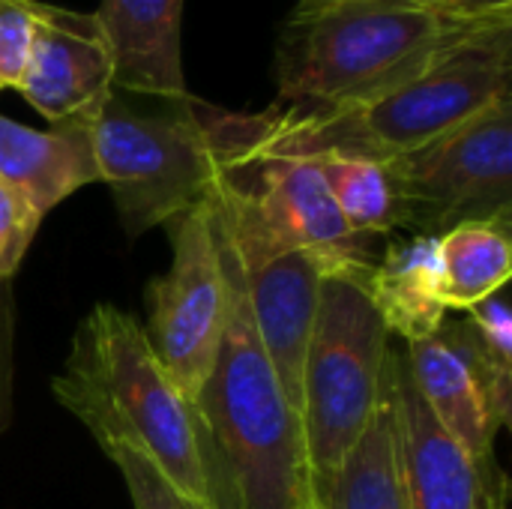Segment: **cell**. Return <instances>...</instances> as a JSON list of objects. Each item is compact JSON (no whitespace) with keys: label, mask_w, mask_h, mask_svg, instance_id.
I'll return each instance as SVG.
<instances>
[{"label":"cell","mask_w":512,"mask_h":509,"mask_svg":"<svg viewBox=\"0 0 512 509\" xmlns=\"http://www.w3.org/2000/svg\"><path fill=\"white\" fill-rule=\"evenodd\" d=\"M15 90L48 123L96 117L114 90L111 51L96 15L39 3L33 48Z\"/></svg>","instance_id":"10"},{"label":"cell","mask_w":512,"mask_h":509,"mask_svg":"<svg viewBox=\"0 0 512 509\" xmlns=\"http://www.w3.org/2000/svg\"><path fill=\"white\" fill-rule=\"evenodd\" d=\"M390 393L399 426V453L402 474L408 486L411 509H495L504 507L465 450L444 432V426L432 417L417 384L411 378V366L405 351H393L387 357Z\"/></svg>","instance_id":"11"},{"label":"cell","mask_w":512,"mask_h":509,"mask_svg":"<svg viewBox=\"0 0 512 509\" xmlns=\"http://www.w3.org/2000/svg\"><path fill=\"white\" fill-rule=\"evenodd\" d=\"M387 354L390 333L363 282L324 276L300 384V426L315 498L372 420L384 390Z\"/></svg>","instance_id":"6"},{"label":"cell","mask_w":512,"mask_h":509,"mask_svg":"<svg viewBox=\"0 0 512 509\" xmlns=\"http://www.w3.org/2000/svg\"><path fill=\"white\" fill-rule=\"evenodd\" d=\"M405 357L432 417L465 450L486 489L498 501H507V477L495 462V438L512 423V369L486 360L468 318H447L435 336L405 345Z\"/></svg>","instance_id":"9"},{"label":"cell","mask_w":512,"mask_h":509,"mask_svg":"<svg viewBox=\"0 0 512 509\" xmlns=\"http://www.w3.org/2000/svg\"><path fill=\"white\" fill-rule=\"evenodd\" d=\"M468 324L477 336V345L483 354L495 363L512 369V309L510 291L498 288L486 300L468 309Z\"/></svg>","instance_id":"22"},{"label":"cell","mask_w":512,"mask_h":509,"mask_svg":"<svg viewBox=\"0 0 512 509\" xmlns=\"http://www.w3.org/2000/svg\"><path fill=\"white\" fill-rule=\"evenodd\" d=\"M240 276L258 342L300 414L303 363L327 276L324 264L309 252H285L255 267H240Z\"/></svg>","instance_id":"12"},{"label":"cell","mask_w":512,"mask_h":509,"mask_svg":"<svg viewBox=\"0 0 512 509\" xmlns=\"http://www.w3.org/2000/svg\"><path fill=\"white\" fill-rule=\"evenodd\" d=\"M429 3L462 12V15H477V18L512 15V0H429Z\"/></svg>","instance_id":"24"},{"label":"cell","mask_w":512,"mask_h":509,"mask_svg":"<svg viewBox=\"0 0 512 509\" xmlns=\"http://www.w3.org/2000/svg\"><path fill=\"white\" fill-rule=\"evenodd\" d=\"M165 105L141 111L111 90L93 120L99 180L111 189L129 237L183 216L207 198L222 171L207 105L192 96Z\"/></svg>","instance_id":"5"},{"label":"cell","mask_w":512,"mask_h":509,"mask_svg":"<svg viewBox=\"0 0 512 509\" xmlns=\"http://www.w3.org/2000/svg\"><path fill=\"white\" fill-rule=\"evenodd\" d=\"M495 509H504V507H495Z\"/></svg>","instance_id":"25"},{"label":"cell","mask_w":512,"mask_h":509,"mask_svg":"<svg viewBox=\"0 0 512 509\" xmlns=\"http://www.w3.org/2000/svg\"><path fill=\"white\" fill-rule=\"evenodd\" d=\"M512 15L477 18L429 0H300L276 42V84L294 111L375 99L471 33Z\"/></svg>","instance_id":"3"},{"label":"cell","mask_w":512,"mask_h":509,"mask_svg":"<svg viewBox=\"0 0 512 509\" xmlns=\"http://www.w3.org/2000/svg\"><path fill=\"white\" fill-rule=\"evenodd\" d=\"M312 162L357 237L378 243L402 228V195L390 162L357 156H318Z\"/></svg>","instance_id":"18"},{"label":"cell","mask_w":512,"mask_h":509,"mask_svg":"<svg viewBox=\"0 0 512 509\" xmlns=\"http://www.w3.org/2000/svg\"><path fill=\"white\" fill-rule=\"evenodd\" d=\"M171 267L147 285V342L177 390L192 402L207 384L231 309V285L210 201L168 222Z\"/></svg>","instance_id":"8"},{"label":"cell","mask_w":512,"mask_h":509,"mask_svg":"<svg viewBox=\"0 0 512 509\" xmlns=\"http://www.w3.org/2000/svg\"><path fill=\"white\" fill-rule=\"evenodd\" d=\"M219 246L231 309L216 366L189 402L210 504L213 509H318L300 414L258 342L237 258L222 240Z\"/></svg>","instance_id":"2"},{"label":"cell","mask_w":512,"mask_h":509,"mask_svg":"<svg viewBox=\"0 0 512 509\" xmlns=\"http://www.w3.org/2000/svg\"><path fill=\"white\" fill-rule=\"evenodd\" d=\"M363 291L390 336L396 333L405 345L435 336L450 315L441 300L438 237L414 234L387 243L366 273Z\"/></svg>","instance_id":"15"},{"label":"cell","mask_w":512,"mask_h":509,"mask_svg":"<svg viewBox=\"0 0 512 509\" xmlns=\"http://www.w3.org/2000/svg\"><path fill=\"white\" fill-rule=\"evenodd\" d=\"M39 225L42 216L6 180H0V282H9L18 273Z\"/></svg>","instance_id":"21"},{"label":"cell","mask_w":512,"mask_h":509,"mask_svg":"<svg viewBox=\"0 0 512 509\" xmlns=\"http://www.w3.org/2000/svg\"><path fill=\"white\" fill-rule=\"evenodd\" d=\"M512 96V18L495 21L438 54L411 81L333 111L231 114L210 108V126L231 156H357L393 162L408 156L498 99Z\"/></svg>","instance_id":"1"},{"label":"cell","mask_w":512,"mask_h":509,"mask_svg":"<svg viewBox=\"0 0 512 509\" xmlns=\"http://www.w3.org/2000/svg\"><path fill=\"white\" fill-rule=\"evenodd\" d=\"M51 393L87 426L102 450L126 444L144 453L174 489L213 509L192 405L135 318L111 303L93 306L75 330Z\"/></svg>","instance_id":"4"},{"label":"cell","mask_w":512,"mask_h":509,"mask_svg":"<svg viewBox=\"0 0 512 509\" xmlns=\"http://www.w3.org/2000/svg\"><path fill=\"white\" fill-rule=\"evenodd\" d=\"M512 216L465 222L438 237L441 300L447 312H468L512 273Z\"/></svg>","instance_id":"17"},{"label":"cell","mask_w":512,"mask_h":509,"mask_svg":"<svg viewBox=\"0 0 512 509\" xmlns=\"http://www.w3.org/2000/svg\"><path fill=\"white\" fill-rule=\"evenodd\" d=\"M390 357V354H387ZM321 509H411L402 474L399 426L390 393V372L384 369L381 402L366 423L357 444L342 459L339 471L324 486Z\"/></svg>","instance_id":"16"},{"label":"cell","mask_w":512,"mask_h":509,"mask_svg":"<svg viewBox=\"0 0 512 509\" xmlns=\"http://www.w3.org/2000/svg\"><path fill=\"white\" fill-rule=\"evenodd\" d=\"M93 120L96 117H72L48 129H30L0 114V180L39 216L63 204L81 186L99 183Z\"/></svg>","instance_id":"14"},{"label":"cell","mask_w":512,"mask_h":509,"mask_svg":"<svg viewBox=\"0 0 512 509\" xmlns=\"http://www.w3.org/2000/svg\"><path fill=\"white\" fill-rule=\"evenodd\" d=\"M318 509H321V507H318Z\"/></svg>","instance_id":"26"},{"label":"cell","mask_w":512,"mask_h":509,"mask_svg":"<svg viewBox=\"0 0 512 509\" xmlns=\"http://www.w3.org/2000/svg\"><path fill=\"white\" fill-rule=\"evenodd\" d=\"M39 0H0V90H15L36 33Z\"/></svg>","instance_id":"20"},{"label":"cell","mask_w":512,"mask_h":509,"mask_svg":"<svg viewBox=\"0 0 512 509\" xmlns=\"http://www.w3.org/2000/svg\"><path fill=\"white\" fill-rule=\"evenodd\" d=\"M402 195V228L423 237L512 216V96L390 162Z\"/></svg>","instance_id":"7"},{"label":"cell","mask_w":512,"mask_h":509,"mask_svg":"<svg viewBox=\"0 0 512 509\" xmlns=\"http://www.w3.org/2000/svg\"><path fill=\"white\" fill-rule=\"evenodd\" d=\"M12 423V288L0 282V435Z\"/></svg>","instance_id":"23"},{"label":"cell","mask_w":512,"mask_h":509,"mask_svg":"<svg viewBox=\"0 0 512 509\" xmlns=\"http://www.w3.org/2000/svg\"><path fill=\"white\" fill-rule=\"evenodd\" d=\"M102 453L120 468L135 509H210L186 498L180 489H174L171 480L144 453L126 447V444H111Z\"/></svg>","instance_id":"19"},{"label":"cell","mask_w":512,"mask_h":509,"mask_svg":"<svg viewBox=\"0 0 512 509\" xmlns=\"http://www.w3.org/2000/svg\"><path fill=\"white\" fill-rule=\"evenodd\" d=\"M93 15L111 51L114 90L189 99L180 60L183 0H99Z\"/></svg>","instance_id":"13"}]
</instances>
